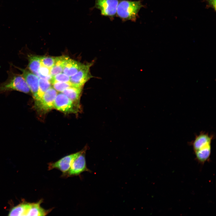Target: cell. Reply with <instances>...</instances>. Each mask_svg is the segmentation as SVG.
I'll list each match as a JSON object with an SVG mask.
<instances>
[{"label": "cell", "mask_w": 216, "mask_h": 216, "mask_svg": "<svg viewBox=\"0 0 216 216\" xmlns=\"http://www.w3.org/2000/svg\"><path fill=\"white\" fill-rule=\"evenodd\" d=\"M213 136L206 132L197 135L192 142V146L198 161L204 164L208 160L211 152Z\"/></svg>", "instance_id": "1"}, {"label": "cell", "mask_w": 216, "mask_h": 216, "mask_svg": "<svg viewBox=\"0 0 216 216\" xmlns=\"http://www.w3.org/2000/svg\"><path fill=\"white\" fill-rule=\"evenodd\" d=\"M144 6L140 0H121L117 7L116 14L123 20L135 21L140 10Z\"/></svg>", "instance_id": "2"}, {"label": "cell", "mask_w": 216, "mask_h": 216, "mask_svg": "<svg viewBox=\"0 0 216 216\" xmlns=\"http://www.w3.org/2000/svg\"><path fill=\"white\" fill-rule=\"evenodd\" d=\"M15 90L26 94L29 93L30 90L22 75L15 74L8 81L0 86V92Z\"/></svg>", "instance_id": "3"}, {"label": "cell", "mask_w": 216, "mask_h": 216, "mask_svg": "<svg viewBox=\"0 0 216 216\" xmlns=\"http://www.w3.org/2000/svg\"><path fill=\"white\" fill-rule=\"evenodd\" d=\"M57 94V91L53 87L49 88L39 100L35 101L34 107L37 110L45 113L52 109Z\"/></svg>", "instance_id": "4"}, {"label": "cell", "mask_w": 216, "mask_h": 216, "mask_svg": "<svg viewBox=\"0 0 216 216\" xmlns=\"http://www.w3.org/2000/svg\"><path fill=\"white\" fill-rule=\"evenodd\" d=\"M85 151V149H83L64 156L55 162L49 163L48 164V170L56 169L62 172V175L64 174L68 170L74 160Z\"/></svg>", "instance_id": "5"}, {"label": "cell", "mask_w": 216, "mask_h": 216, "mask_svg": "<svg viewBox=\"0 0 216 216\" xmlns=\"http://www.w3.org/2000/svg\"><path fill=\"white\" fill-rule=\"evenodd\" d=\"M79 106L63 93L59 92L55 98L53 108L64 113H75L77 112Z\"/></svg>", "instance_id": "6"}, {"label": "cell", "mask_w": 216, "mask_h": 216, "mask_svg": "<svg viewBox=\"0 0 216 216\" xmlns=\"http://www.w3.org/2000/svg\"><path fill=\"white\" fill-rule=\"evenodd\" d=\"M85 171L90 172H92L87 166L84 152L74 160L68 170L64 174L62 175L61 177L67 178L77 176Z\"/></svg>", "instance_id": "7"}, {"label": "cell", "mask_w": 216, "mask_h": 216, "mask_svg": "<svg viewBox=\"0 0 216 216\" xmlns=\"http://www.w3.org/2000/svg\"><path fill=\"white\" fill-rule=\"evenodd\" d=\"M92 64V63L82 64L77 73L70 77V82L72 86L82 88L84 84L92 77L90 71V67Z\"/></svg>", "instance_id": "8"}, {"label": "cell", "mask_w": 216, "mask_h": 216, "mask_svg": "<svg viewBox=\"0 0 216 216\" xmlns=\"http://www.w3.org/2000/svg\"><path fill=\"white\" fill-rule=\"evenodd\" d=\"M119 2V0H95L93 8L99 10L102 15L112 18L116 14Z\"/></svg>", "instance_id": "9"}, {"label": "cell", "mask_w": 216, "mask_h": 216, "mask_svg": "<svg viewBox=\"0 0 216 216\" xmlns=\"http://www.w3.org/2000/svg\"><path fill=\"white\" fill-rule=\"evenodd\" d=\"M22 75L24 78L32 93L34 100H37L39 90V77L29 70L20 68Z\"/></svg>", "instance_id": "10"}, {"label": "cell", "mask_w": 216, "mask_h": 216, "mask_svg": "<svg viewBox=\"0 0 216 216\" xmlns=\"http://www.w3.org/2000/svg\"><path fill=\"white\" fill-rule=\"evenodd\" d=\"M43 200V199H41L37 202L30 203L26 216H46L50 213L53 208L46 209L42 207L41 204Z\"/></svg>", "instance_id": "11"}, {"label": "cell", "mask_w": 216, "mask_h": 216, "mask_svg": "<svg viewBox=\"0 0 216 216\" xmlns=\"http://www.w3.org/2000/svg\"><path fill=\"white\" fill-rule=\"evenodd\" d=\"M82 64L69 58L65 63L63 72L70 77L77 73Z\"/></svg>", "instance_id": "12"}, {"label": "cell", "mask_w": 216, "mask_h": 216, "mask_svg": "<svg viewBox=\"0 0 216 216\" xmlns=\"http://www.w3.org/2000/svg\"><path fill=\"white\" fill-rule=\"evenodd\" d=\"M82 89L81 88L71 86L65 89L62 93L65 94L74 104L79 106Z\"/></svg>", "instance_id": "13"}, {"label": "cell", "mask_w": 216, "mask_h": 216, "mask_svg": "<svg viewBox=\"0 0 216 216\" xmlns=\"http://www.w3.org/2000/svg\"><path fill=\"white\" fill-rule=\"evenodd\" d=\"M68 58L64 56L56 57L55 64L50 70L51 77L62 73L65 63Z\"/></svg>", "instance_id": "14"}, {"label": "cell", "mask_w": 216, "mask_h": 216, "mask_svg": "<svg viewBox=\"0 0 216 216\" xmlns=\"http://www.w3.org/2000/svg\"><path fill=\"white\" fill-rule=\"evenodd\" d=\"M41 56H29L28 68L29 70L38 77L39 70L41 66Z\"/></svg>", "instance_id": "15"}, {"label": "cell", "mask_w": 216, "mask_h": 216, "mask_svg": "<svg viewBox=\"0 0 216 216\" xmlns=\"http://www.w3.org/2000/svg\"><path fill=\"white\" fill-rule=\"evenodd\" d=\"M30 203L23 202L13 207L10 211L9 216H26Z\"/></svg>", "instance_id": "16"}, {"label": "cell", "mask_w": 216, "mask_h": 216, "mask_svg": "<svg viewBox=\"0 0 216 216\" xmlns=\"http://www.w3.org/2000/svg\"><path fill=\"white\" fill-rule=\"evenodd\" d=\"M51 83L50 81L45 79L39 78V90L38 98L35 101L39 100L44 93L51 87Z\"/></svg>", "instance_id": "17"}, {"label": "cell", "mask_w": 216, "mask_h": 216, "mask_svg": "<svg viewBox=\"0 0 216 216\" xmlns=\"http://www.w3.org/2000/svg\"><path fill=\"white\" fill-rule=\"evenodd\" d=\"M56 59V57L41 56V64L51 69L55 64Z\"/></svg>", "instance_id": "18"}, {"label": "cell", "mask_w": 216, "mask_h": 216, "mask_svg": "<svg viewBox=\"0 0 216 216\" xmlns=\"http://www.w3.org/2000/svg\"><path fill=\"white\" fill-rule=\"evenodd\" d=\"M70 77L64 73H60L52 76L50 82L52 84L57 82H70Z\"/></svg>", "instance_id": "19"}, {"label": "cell", "mask_w": 216, "mask_h": 216, "mask_svg": "<svg viewBox=\"0 0 216 216\" xmlns=\"http://www.w3.org/2000/svg\"><path fill=\"white\" fill-rule=\"evenodd\" d=\"M51 69L41 64L39 70V78L45 79L50 81L51 76L50 75Z\"/></svg>", "instance_id": "20"}, {"label": "cell", "mask_w": 216, "mask_h": 216, "mask_svg": "<svg viewBox=\"0 0 216 216\" xmlns=\"http://www.w3.org/2000/svg\"><path fill=\"white\" fill-rule=\"evenodd\" d=\"M53 88L57 91L62 92L66 88L72 86L70 82H57L52 84Z\"/></svg>", "instance_id": "21"}, {"label": "cell", "mask_w": 216, "mask_h": 216, "mask_svg": "<svg viewBox=\"0 0 216 216\" xmlns=\"http://www.w3.org/2000/svg\"><path fill=\"white\" fill-rule=\"evenodd\" d=\"M209 5L214 9H216V0H207Z\"/></svg>", "instance_id": "22"}]
</instances>
